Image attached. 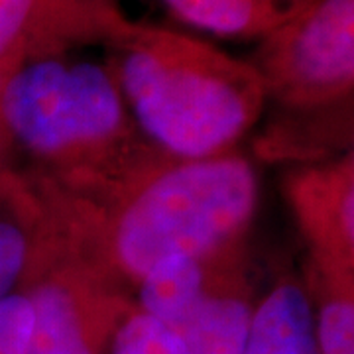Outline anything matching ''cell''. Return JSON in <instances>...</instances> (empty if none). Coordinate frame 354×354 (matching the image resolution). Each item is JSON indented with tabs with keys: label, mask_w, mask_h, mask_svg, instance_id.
<instances>
[{
	"label": "cell",
	"mask_w": 354,
	"mask_h": 354,
	"mask_svg": "<svg viewBox=\"0 0 354 354\" xmlns=\"http://www.w3.org/2000/svg\"><path fill=\"white\" fill-rule=\"evenodd\" d=\"M106 354H193L164 323L132 304L114 330Z\"/></svg>",
	"instance_id": "7c38bea8"
},
{
	"label": "cell",
	"mask_w": 354,
	"mask_h": 354,
	"mask_svg": "<svg viewBox=\"0 0 354 354\" xmlns=\"http://www.w3.org/2000/svg\"><path fill=\"white\" fill-rule=\"evenodd\" d=\"M128 22L116 0H0V62L109 46Z\"/></svg>",
	"instance_id": "52a82bcc"
},
{
	"label": "cell",
	"mask_w": 354,
	"mask_h": 354,
	"mask_svg": "<svg viewBox=\"0 0 354 354\" xmlns=\"http://www.w3.org/2000/svg\"><path fill=\"white\" fill-rule=\"evenodd\" d=\"M291 213L311 254L309 270L354 291V169L344 160H319L286 181Z\"/></svg>",
	"instance_id": "8992f818"
},
{
	"label": "cell",
	"mask_w": 354,
	"mask_h": 354,
	"mask_svg": "<svg viewBox=\"0 0 354 354\" xmlns=\"http://www.w3.org/2000/svg\"><path fill=\"white\" fill-rule=\"evenodd\" d=\"M236 254L216 258L203 288L165 327L193 354H242L252 321L254 301Z\"/></svg>",
	"instance_id": "ba28073f"
},
{
	"label": "cell",
	"mask_w": 354,
	"mask_h": 354,
	"mask_svg": "<svg viewBox=\"0 0 354 354\" xmlns=\"http://www.w3.org/2000/svg\"><path fill=\"white\" fill-rule=\"evenodd\" d=\"M102 213L83 211L77 230L97 256L102 278L136 288L167 258L216 260L239 254L260 201V177L239 152L205 160H158L106 199Z\"/></svg>",
	"instance_id": "6da1fadb"
},
{
	"label": "cell",
	"mask_w": 354,
	"mask_h": 354,
	"mask_svg": "<svg viewBox=\"0 0 354 354\" xmlns=\"http://www.w3.org/2000/svg\"><path fill=\"white\" fill-rule=\"evenodd\" d=\"M32 329V304L26 291L0 301V354H26Z\"/></svg>",
	"instance_id": "5bb4252c"
},
{
	"label": "cell",
	"mask_w": 354,
	"mask_h": 354,
	"mask_svg": "<svg viewBox=\"0 0 354 354\" xmlns=\"http://www.w3.org/2000/svg\"><path fill=\"white\" fill-rule=\"evenodd\" d=\"M106 48L134 124L165 158L234 152L264 113L258 67L195 36L130 20Z\"/></svg>",
	"instance_id": "7a4b0ae2"
},
{
	"label": "cell",
	"mask_w": 354,
	"mask_h": 354,
	"mask_svg": "<svg viewBox=\"0 0 354 354\" xmlns=\"http://www.w3.org/2000/svg\"><path fill=\"white\" fill-rule=\"evenodd\" d=\"M252 64L268 101L290 114L325 109L354 93V0H317L272 38Z\"/></svg>",
	"instance_id": "277c9868"
},
{
	"label": "cell",
	"mask_w": 354,
	"mask_h": 354,
	"mask_svg": "<svg viewBox=\"0 0 354 354\" xmlns=\"http://www.w3.org/2000/svg\"><path fill=\"white\" fill-rule=\"evenodd\" d=\"M0 128L64 185L104 199L162 156L140 138L111 64L71 51L14 65L0 93Z\"/></svg>",
	"instance_id": "3957f363"
},
{
	"label": "cell",
	"mask_w": 354,
	"mask_h": 354,
	"mask_svg": "<svg viewBox=\"0 0 354 354\" xmlns=\"http://www.w3.org/2000/svg\"><path fill=\"white\" fill-rule=\"evenodd\" d=\"M14 65H18V64H12V62H0V93H2V85H4V79H6L8 71L12 69Z\"/></svg>",
	"instance_id": "2e32d148"
},
{
	"label": "cell",
	"mask_w": 354,
	"mask_h": 354,
	"mask_svg": "<svg viewBox=\"0 0 354 354\" xmlns=\"http://www.w3.org/2000/svg\"><path fill=\"white\" fill-rule=\"evenodd\" d=\"M297 116L315 118L317 127H325V136L317 140L313 148L309 150L311 158L319 156L335 146H348L354 134V93L351 97L335 102L325 109H317L309 113H299Z\"/></svg>",
	"instance_id": "9a60e30c"
},
{
	"label": "cell",
	"mask_w": 354,
	"mask_h": 354,
	"mask_svg": "<svg viewBox=\"0 0 354 354\" xmlns=\"http://www.w3.org/2000/svg\"><path fill=\"white\" fill-rule=\"evenodd\" d=\"M342 160H344V162L354 169V134H353V138H351V142H348V152H346V156H344Z\"/></svg>",
	"instance_id": "e0dca14e"
},
{
	"label": "cell",
	"mask_w": 354,
	"mask_h": 354,
	"mask_svg": "<svg viewBox=\"0 0 354 354\" xmlns=\"http://www.w3.org/2000/svg\"><path fill=\"white\" fill-rule=\"evenodd\" d=\"M32 329L26 354H106L132 301L83 258H67L26 291Z\"/></svg>",
	"instance_id": "5b68a950"
},
{
	"label": "cell",
	"mask_w": 354,
	"mask_h": 354,
	"mask_svg": "<svg viewBox=\"0 0 354 354\" xmlns=\"http://www.w3.org/2000/svg\"><path fill=\"white\" fill-rule=\"evenodd\" d=\"M191 28L221 38L264 39L304 16L317 0H162Z\"/></svg>",
	"instance_id": "30bf717a"
},
{
	"label": "cell",
	"mask_w": 354,
	"mask_h": 354,
	"mask_svg": "<svg viewBox=\"0 0 354 354\" xmlns=\"http://www.w3.org/2000/svg\"><path fill=\"white\" fill-rule=\"evenodd\" d=\"M32 244L24 228L14 221L0 218V301L14 293L30 266Z\"/></svg>",
	"instance_id": "4fadbf2b"
},
{
	"label": "cell",
	"mask_w": 354,
	"mask_h": 354,
	"mask_svg": "<svg viewBox=\"0 0 354 354\" xmlns=\"http://www.w3.org/2000/svg\"><path fill=\"white\" fill-rule=\"evenodd\" d=\"M321 354H354V295L309 270Z\"/></svg>",
	"instance_id": "8fae6325"
},
{
	"label": "cell",
	"mask_w": 354,
	"mask_h": 354,
	"mask_svg": "<svg viewBox=\"0 0 354 354\" xmlns=\"http://www.w3.org/2000/svg\"><path fill=\"white\" fill-rule=\"evenodd\" d=\"M242 354H321L307 286L288 276L266 291L254 304Z\"/></svg>",
	"instance_id": "9c48e42d"
},
{
	"label": "cell",
	"mask_w": 354,
	"mask_h": 354,
	"mask_svg": "<svg viewBox=\"0 0 354 354\" xmlns=\"http://www.w3.org/2000/svg\"><path fill=\"white\" fill-rule=\"evenodd\" d=\"M329 283H330V281H329ZM333 286H335V283H333ZM337 288H339V286H337ZM342 290H344V288H342ZM346 291H348V290H346ZM348 293H353V295H354V291H348Z\"/></svg>",
	"instance_id": "ac0fdd59"
}]
</instances>
